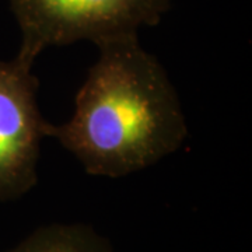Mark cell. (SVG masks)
<instances>
[{
    "label": "cell",
    "mask_w": 252,
    "mask_h": 252,
    "mask_svg": "<svg viewBox=\"0 0 252 252\" xmlns=\"http://www.w3.org/2000/svg\"><path fill=\"white\" fill-rule=\"evenodd\" d=\"M63 125L46 126L90 175L119 178L178 150L188 136L180 99L168 76L137 36L98 44Z\"/></svg>",
    "instance_id": "6da1fadb"
},
{
    "label": "cell",
    "mask_w": 252,
    "mask_h": 252,
    "mask_svg": "<svg viewBox=\"0 0 252 252\" xmlns=\"http://www.w3.org/2000/svg\"><path fill=\"white\" fill-rule=\"evenodd\" d=\"M9 252H112V248L91 227L54 224L38 228Z\"/></svg>",
    "instance_id": "277c9868"
},
{
    "label": "cell",
    "mask_w": 252,
    "mask_h": 252,
    "mask_svg": "<svg viewBox=\"0 0 252 252\" xmlns=\"http://www.w3.org/2000/svg\"><path fill=\"white\" fill-rule=\"evenodd\" d=\"M32 63L0 61V200L21 198L36 185L39 146L46 137Z\"/></svg>",
    "instance_id": "3957f363"
},
{
    "label": "cell",
    "mask_w": 252,
    "mask_h": 252,
    "mask_svg": "<svg viewBox=\"0 0 252 252\" xmlns=\"http://www.w3.org/2000/svg\"><path fill=\"white\" fill-rule=\"evenodd\" d=\"M172 0H10L21 30L17 58L35 62L51 46L87 39L95 45L137 36L139 28L157 26Z\"/></svg>",
    "instance_id": "7a4b0ae2"
}]
</instances>
